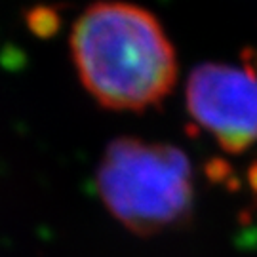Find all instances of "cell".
Returning <instances> with one entry per match:
<instances>
[{
    "instance_id": "3957f363",
    "label": "cell",
    "mask_w": 257,
    "mask_h": 257,
    "mask_svg": "<svg viewBox=\"0 0 257 257\" xmlns=\"http://www.w3.org/2000/svg\"><path fill=\"white\" fill-rule=\"evenodd\" d=\"M187 109L227 153L257 143V78L225 63H204L187 80Z\"/></svg>"
},
{
    "instance_id": "6da1fadb",
    "label": "cell",
    "mask_w": 257,
    "mask_h": 257,
    "mask_svg": "<svg viewBox=\"0 0 257 257\" xmlns=\"http://www.w3.org/2000/svg\"><path fill=\"white\" fill-rule=\"evenodd\" d=\"M71 54L86 92L105 109L143 110L177 80V59L156 18L128 2H95L71 33Z\"/></svg>"
},
{
    "instance_id": "7a4b0ae2",
    "label": "cell",
    "mask_w": 257,
    "mask_h": 257,
    "mask_svg": "<svg viewBox=\"0 0 257 257\" xmlns=\"http://www.w3.org/2000/svg\"><path fill=\"white\" fill-rule=\"evenodd\" d=\"M97 189L110 213L141 236L179 229L193 215V166L174 145L110 141L97 168Z\"/></svg>"
}]
</instances>
